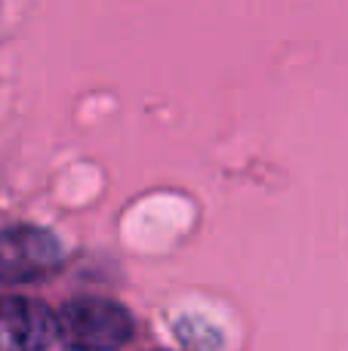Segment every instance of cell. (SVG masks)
<instances>
[{
    "instance_id": "6da1fadb",
    "label": "cell",
    "mask_w": 348,
    "mask_h": 351,
    "mask_svg": "<svg viewBox=\"0 0 348 351\" xmlns=\"http://www.w3.org/2000/svg\"><path fill=\"white\" fill-rule=\"evenodd\" d=\"M133 339V315L111 299H71L55 311V342L71 351H117Z\"/></svg>"
},
{
    "instance_id": "7a4b0ae2",
    "label": "cell",
    "mask_w": 348,
    "mask_h": 351,
    "mask_svg": "<svg viewBox=\"0 0 348 351\" xmlns=\"http://www.w3.org/2000/svg\"><path fill=\"white\" fill-rule=\"evenodd\" d=\"M65 262L59 237L37 225H16L0 231V284L22 287L49 278Z\"/></svg>"
},
{
    "instance_id": "3957f363",
    "label": "cell",
    "mask_w": 348,
    "mask_h": 351,
    "mask_svg": "<svg viewBox=\"0 0 348 351\" xmlns=\"http://www.w3.org/2000/svg\"><path fill=\"white\" fill-rule=\"evenodd\" d=\"M55 342V315L37 299H0V351H47Z\"/></svg>"
}]
</instances>
